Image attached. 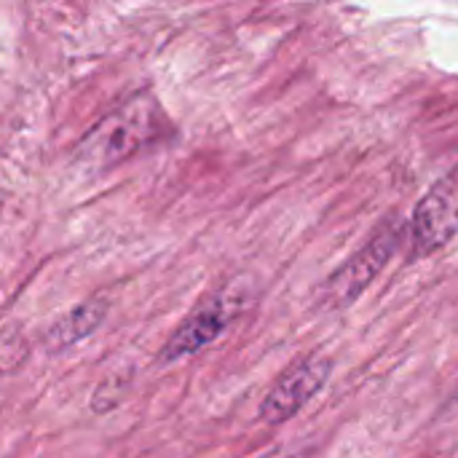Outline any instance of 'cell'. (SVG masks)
<instances>
[{
	"label": "cell",
	"instance_id": "4",
	"mask_svg": "<svg viewBox=\"0 0 458 458\" xmlns=\"http://www.w3.org/2000/svg\"><path fill=\"white\" fill-rule=\"evenodd\" d=\"M228 319H231V309L223 301H215V303L199 309L177 330V335L166 344L164 360H180V357H188V354L199 352L201 346H207L209 341H215L225 330Z\"/></svg>",
	"mask_w": 458,
	"mask_h": 458
},
{
	"label": "cell",
	"instance_id": "7",
	"mask_svg": "<svg viewBox=\"0 0 458 458\" xmlns=\"http://www.w3.org/2000/svg\"><path fill=\"white\" fill-rule=\"evenodd\" d=\"M456 394H458V386H456Z\"/></svg>",
	"mask_w": 458,
	"mask_h": 458
},
{
	"label": "cell",
	"instance_id": "3",
	"mask_svg": "<svg viewBox=\"0 0 458 458\" xmlns=\"http://www.w3.org/2000/svg\"><path fill=\"white\" fill-rule=\"evenodd\" d=\"M458 233V188L440 182L416 209L413 217V255L429 258Z\"/></svg>",
	"mask_w": 458,
	"mask_h": 458
},
{
	"label": "cell",
	"instance_id": "5",
	"mask_svg": "<svg viewBox=\"0 0 458 458\" xmlns=\"http://www.w3.org/2000/svg\"><path fill=\"white\" fill-rule=\"evenodd\" d=\"M99 322V311H94V309H78L72 317H67L64 322H62V327H56L54 333H64V330H70V335H67V341L64 344H70V341H75V338H81V335H89V330L94 327Z\"/></svg>",
	"mask_w": 458,
	"mask_h": 458
},
{
	"label": "cell",
	"instance_id": "6",
	"mask_svg": "<svg viewBox=\"0 0 458 458\" xmlns=\"http://www.w3.org/2000/svg\"><path fill=\"white\" fill-rule=\"evenodd\" d=\"M258 458H290L287 451H282V448H276V451H268V454H263V456Z\"/></svg>",
	"mask_w": 458,
	"mask_h": 458
},
{
	"label": "cell",
	"instance_id": "2",
	"mask_svg": "<svg viewBox=\"0 0 458 458\" xmlns=\"http://www.w3.org/2000/svg\"><path fill=\"white\" fill-rule=\"evenodd\" d=\"M397 242H400V225L397 228L386 225L357 255H352L341 266V271H335L330 282L325 284L327 306L341 311V309H349L354 301H360V295L370 287V282L384 271V266L394 255Z\"/></svg>",
	"mask_w": 458,
	"mask_h": 458
},
{
	"label": "cell",
	"instance_id": "1",
	"mask_svg": "<svg viewBox=\"0 0 458 458\" xmlns=\"http://www.w3.org/2000/svg\"><path fill=\"white\" fill-rule=\"evenodd\" d=\"M333 362L325 354H306L290 365L260 405V419L271 427L295 419L327 384Z\"/></svg>",
	"mask_w": 458,
	"mask_h": 458
}]
</instances>
